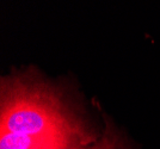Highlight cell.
Listing matches in <instances>:
<instances>
[{"label": "cell", "instance_id": "6da1fadb", "mask_svg": "<svg viewBox=\"0 0 160 149\" xmlns=\"http://www.w3.org/2000/svg\"><path fill=\"white\" fill-rule=\"evenodd\" d=\"M0 131L44 140L69 149L86 143V132L53 86L35 75L2 80Z\"/></svg>", "mask_w": 160, "mask_h": 149}, {"label": "cell", "instance_id": "7a4b0ae2", "mask_svg": "<svg viewBox=\"0 0 160 149\" xmlns=\"http://www.w3.org/2000/svg\"><path fill=\"white\" fill-rule=\"evenodd\" d=\"M69 149H117V147H116V143H115L112 136L107 135L100 141L94 142L93 144H87V142L80 143V144H77Z\"/></svg>", "mask_w": 160, "mask_h": 149}]
</instances>
